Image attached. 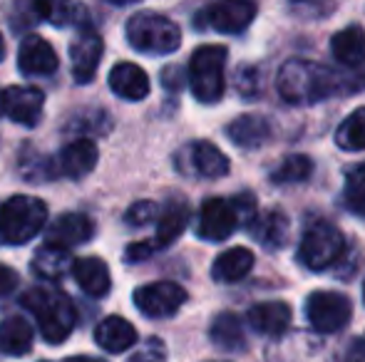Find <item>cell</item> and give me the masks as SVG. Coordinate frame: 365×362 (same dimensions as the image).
<instances>
[{"mask_svg": "<svg viewBox=\"0 0 365 362\" xmlns=\"http://www.w3.org/2000/svg\"><path fill=\"white\" fill-rule=\"evenodd\" d=\"M341 90V78L323 65L291 60L279 73V92L291 105H313Z\"/></svg>", "mask_w": 365, "mask_h": 362, "instance_id": "obj_1", "label": "cell"}, {"mask_svg": "<svg viewBox=\"0 0 365 362\" xmlns=\"http://www.w3.org/2000/svg\"><path fill=\"white\" fill-rule=\"evenodd\" d=\"M23 305L35 315L38 320L40 335L48 340L50 345H60L70 338L75 330L77 313L73 300L65 293L53 288H35L28 290L23 298Z\"/></svg>", "mask_w": 365, "mask_h": 362, "instance_id": "obj_2", "label": "cell"}, {"mask_svg": "<svg viewBox=\"0 0 365 362\" xmlns=\"http://www.w3.org/2000/svg\"><path fill=\"white\" fill-rule=\"evenodd\" d=\"M48 221V206L35 196H10L0 203V241L23 246L33 241Z\"/></svg>", "mask_w": 365, "mask_h": 362, "instance_id": "obj_3", "label": "cell"}, {"mask_svg": "<svg viewBox=\"0 0 365 362\" xmlns=\"http://www.w3.org/2000/svg\"><path fill=\"white\" fill-rule=\"evenodd\" d=\"M127 40L145 55H169L179 48L182 33L177 23L159 13H137L127 20Z\"/></svg>", "mask_w": 365, "mask_h": 362, "instance_id": "obj_4", "label": "cell"}, {"mask_svg": "<svg viewBox=\"0 0 365 362\" xmlns=\"http://www.w3.org/2000/svg\"><path fill=\"white\" fill-rule=\"evenodd\" d=\"M224 65H226V48L221 45H204L192 55L189 63V85L199 102L214 105L224 95Z\"/></svg>", "mask_w": 365, "mask_h": 362, "instance_id": "obj_5", "label": "cell"}, {"mask_svg": "<svg viewBox=\"0 0 365 362\" xmlns=\"http://www.w3.org/2000/svg\"><path fill=\"white\" fill-rule=\"evenodd\" d=\"M343 248H346L343 233L333 223L316 221L303 231L298 258L311 271H323V268H331L341 258Z\"/></svg>", "mask_w": 365, "mask_h": 362, "instance_id": "obj_6", "label": "cell"}, {"mask_svg": "<svg viewBox=\"0 0 365 362\" xmlns=\"http://www.w3.org/2000/svg\"><path fill=\"white\" fill-rule=\"evenodd\" d=\"M251 208H254V196L249 193V198H246L244 203V196L239 198L236 203L226 201V198H209V201H204L202 211H199V226H197V233L204 238V241H224V238H229L231 233L236 231V226H239V213H249V221L254 216H251Z\"/></svg>", "mask_w": 365, "mask_h": 362, "instance_id": "obj_7", "label": "cell"}, {"mask_svg": "<svg viewBox=\"0 0 365 362\" xmlns=\"http://www.w3.org/2000/svg\"><path fill=\"white\" fill-rule=\"evenodd\" d=\"M306 315L318 333H338L351 320L353 303L336 290H316L306 300Z\"/></svg>", "mask_w": 365, "mask_h": 362, "instance_id": "obj_8", "label": "cell"}, {"mask_svg": "<svg viewBox=\"0 0 365 362\" xmlns=\"http://www.w3.org/2000/svg\"><path fill=\"white\" fill-rule=\"evenodd\" d=\"M132 300H135L137 310L147 318H169L184 305L187 290L182 285L172 283V280H159V283L137 288Z\"/></svg>", "mask_w": 365, "mask_h": 362, "instance_id": "obj_9", "label": "cell"}, {"mask_svg": "<svg viewBox=\"0 0 365 362\" xmlns=\"http://www.w3.org/2000/svg\"><path fill=\"white\" fill-rule=\"evenodd\" d=\"M256 3L254 0H217L202 13L209 28L224 35H239L254 23Z\"/></svg>", "mask_w": 365, "mask_h": 362, "instance_id": "obj_10", "label": "cell"}, {"mask_svg": "<svg viewBox=\"0 0 365 362\" xmlns=\"http://www.w3.org/2000/svg\"><path fill=\"white\" fill-rule=\"evenodd\" d=\"M3 115L10 117L15 124L35 127L43 117L45 95L35 87H8L0 92Z\"/></svg>", "mask_w": 365, "mask_h": 362, "instance_id": "obj_11", "label": "cell"}, {"mask_svg": "<svg viewBox=\"0 0 365 362\" xmlns=\"http://www.w3.org/2000/svg\"><path fill=\"white\" fill-rule=\"evenodd\" d=\"M60 60L58 53L53 50V45L40 35H28L20 43L18 50V68L28 78H48L58 70Z\"/></svg>", "mask_w": 365, "mask_h": 362, "instance_id": "obj_12", "label": "cell"}, {"mask_svg": "<svg viewBox=\"0 0 365 362\" xmlns=\"http://www.w3.org/2000/svg\"><path fill=\"white\" fill-rule=\"evenodd\" d=\"M102 53H105V45H102V38L97 33H80L75 38L73 48H70V60H73V78L75 82L87 85L92 82L97 68H100Z\"/></svg>", "mask_w": 365, "mask_h": 362, "instance_id": "obj_13", "label": "cell"}, {"mask_svg": "<svg viewBox=\"0 0 365 362\" xmlns=\"http://www.w3.org/2000/svg\"><path fill=\"white\" fill-rule=\"evenodd\" d=\"M97 159H100V151H97L95 142L90 139H77L70 142L58 156V169L55 174L58 176H68V179H82L87 176L92 169L97 166Z\"/></svg>", "mask_w": 365, "mask_h": 362, "instance_id": "obj_14", "label": "cell"}, {"mask_svg": "<svg viewBox=\"0 0 365 362\" xmlns=\"http://www.w3.org/2000/svg\"><path fill=\"white\" fill-rule=\"evenodd\" d=\"M95 233L92 221L85 213H63L60 218H55L48 228V243L63 248H73L87 243Z\"/></svg>", "mask_w": 365, "mask_h": 362, "instance_id": "obj_15", "label": "cell"}, {"mask_svg": "<svg viewBox=\"0 0 365 362\" xmlns=\"http://www.w3.org/2000/svg\"><path fill=\"white\" fill-rule=\"evenodd\" d=\"M249 325L261 335H271L279 338L289 330L291 325V308L281 300H271V303H259L246 313Z\"/></svg>", "mask_w": 365, "mask_h": 362, "instance_id": "obj_16", "label": "cell"}, {"mask_svg": "<svg viewBox=\"0 0 365 362\" xmlns=\"http://www.w3.org/2000/svg\"><path fill=\"white\" fill-rule=\"evenodd\" d=\"M110 90L122 100L140 102L149 95V78L140 65L120 63L110 73Z\"/></svg>", "mask_w": 365, "mask_h": 362, "instance_id": "obj_17", "label": "cell"}, {"mask_svg": "<svg viewBox=\"0 0 365 362\" xmlns=\"http://www.w3.org/2000/svg\"><path fill=\"white\" fill-rule=\"evenodd\" d=\"M226 137H229L236 147L256 149V147L266 144V142L271 139V124H269V119L261 115H244V117H236V119L226 127Z\"/></svg>", "mask_w": 365, "mask_h": 362, "instance_id": "obj_18", "label": "cell"}, {"mask_svg": "<svg viewBox=\"0 0 365 362\" xmlns=\"http://www.w3.org/2000/svg\"><path fill=\"white\" fill-rule=\"evenodd\" d=\"M95 340L107 353H125L137 343V330L120 315H110L95 328Z\"/></svg>", "mask_w": 365, "mask_h": 362, "instance_id": "obj_19", "label": "cell"}, {"mask_svg": "<svg viewBox=\"0 0 365 362\" xmlns=\"http://www.w3.org/2000/svg\"><path fill=\"white\" fill-rule=\"evenodd\" d=\"M73 275L80 285L82 293H87L90 298H102V295L110 293V268L105 266V261L100 258H77L73 266Z\"/></svg>", "mask_w": 365, "mask_h": 362, "instance_id": "obj_20", "label": "cell"}, {"mask_svg": "<svg viewBox=\"0 0 365 362\" xmlns=\"http://www.w3.org/2000/svg\"><path fill=\"white\" fill-rule=\"evenodd\" d=\"M189 161H192V169L204 179H219L229 174V159L212 142H194L189 147Z\"/></svg>", "mask_w": 365, "mask_h": 362, "instance_id": "obj_21", "label": "cell"}, {"mask_svg": "<svg viewBox=\"0 0 365 362\" xmlns=\"http://www.w3.org/2000/svg\"><path fill=\"white\" fill-rule=\"evenodd\" d=\"M73 266L75 261L70 256V248L53 246V243H45L33 256V271L45 280H60L68 271H73Z\"/></svg>", "mask_w": 365, "mask_h": 362, "instance_id": "obj_22", "label": "cell"}, {"mask_svg": "<svg viewBox=\"0 0 365 362\" xmlns=\"http://www.w3.org/2000/svg\"><path fill=\"white\" fill-rule=\"evenodd\" d=\"M254 268V253L249 248H229L214 261L212 266V278L219 283H236L244 275H249V271Z\"/></svg>", "mask_w": 365, "mask_h": 362, "instance_id": "obj_23", "label": "cell"}, {"mask_svg": "<svg viewBox=\"0 0 365 362\" xmlns=\"http://www.w3.org/2000/svg\"><path fill=\"white\" fill-rule=\"evenodd\" d=\"M249 231L259 243H264L269 248H279L284 246L286 236H289V218L279 211L259 213V216L251 218Z\"/></svg>", "mask_w": 365, "mask_h": 362, "instance_id": "obj_24", "label": "cell"}, {"mask_svg": "<svg viewBox=\"0 0 365 362\" xmlns=\"http://www.w3.org/2000/svg\"><path fill=\"white\" fill-rule=\"evenodd\" d=\"M331 53L338 63L348 65V68H358L365 60V33L358 25L341 30L333 35L331 40Z\"/></svg>", "mask_w": 365, "mask_h": 362, "instance_id": "obj_25", "label": "cell"}, {"mask_svg": "<svg viewBox=\"0 0 365 362\" xmlns=\"http://www.w3.org/2000/svg\"><path fill=\"white\" fill-rule=\"evenodd\" d=\"M33 348V328L23 318H5L0 323V350L5 355H28Z\"/></svg>", "mask_w": 365, "mask_h": 362, "instance_id": "obj_26", "label": "cell"}, {"mask_svg": "<svg viewBox=\"0 0 365 362\" xmlns=\"http://www.w3.org/2000/svg\"><path fill=\"white\" fill-rule=\"evenodd\" d=\"M189 223V206L184 201H169L167 208L159 213V221H157V246L164 248L169 243H174L182 231L187 228Z\"/></svg>", "mask_w": 365, "mask_h": 362, "instance_id": "obj_27", "label": "cell"}, {"mask_svg": "<svg viewBox=\"0 0 365 362\" xmlns=\"http://www.w3.org/2000/svg\"><path fill=\"white\" fill-rule=\"evenodd\" d=\"M212 340L217 348L229 350V353L244 350L246 348L244 325H241V320L234 313H221L212 323Z\"/></svg>", "mask_w": 365, "mask_h": 362, "instance_id": "obj_28", "label": "cell"}, {"mask_svg": "<svg viewBox=\"0 0 365 362\" xmlns=\"http://www.w3.org/2000/svg\"><path fill=\"white\" fill-rule=\"evenodd\" d=\"M336 144L343 151H363L365 149V107L356 110L341 122L336 129Z\"/></svg>", "mask_w": 365, "mask_h": 362, "instance_id": "obj_29", "label": "cell"}, {"mask_svg": "<svg viewBox=\"0 0 365 362\" xmlns=\"http://www.w3.org/2000/svg\"><path fill=\"white\" fill-rule=\"evenodd\" d=\"M33 13L55 28H65L77 18L80 8L75 0H33Z\"/></svg>", "mask_w": 365, "mask_h": 362, "instance_id": "obj_30", "label": "cell"}, {"mask_svg": "<svg viewBox=\"0 0 365 362\" xmlns=\"http://www.w3.org/2000/svg\"><path fill=\"white\" fill-rule=\"evenodd\" d=\"M313 174V161L303 154H291L271 171V181L274 183H298L306 181Z\"/></svg>", "mask_w": 365, "mask_h": 362, "instance_id": "obj_31", "label": "cell"}, {"mask_svg": "<svg viewBox=\"0 0 365 362\" xmlns=\"http://www.w3.org/2000/svg\"><path fill=\"white\" fill-rule=\"evenodd\" d=\"M346 206L365 216V161L348 171L346 181Z\"/></svg>", "mask_w": 365, "mask_h": 362, "instance_id": "obj_32", "label": "cell"}, {"mask_svg": "<svg viewBox=\"0 0 365 362\" xmlns=\"http://www.w3.org/2000/svg\"><path fill=\"white\" fill-rule=\"evenodd\" d=\"M159 206L154 201H137L135 206L127 211V223L130 226H147L152 221H159Z\"/></svg>", "mask_w": 365, "mask_h": 362, "instance_id": "obj_33", "label": "cell"}, {"mask_svg": "<svg viewBox=\"0 0 365 362\" xmlns=\"http://www.w3.org/2000/svg\"><path fill=\"white\" fill-rule=\"evenodd\" d=\"M157 241H140V243H132L130 248L125 251V258L127 263H140V261H147L149 256H152L154 251H157Z\"/></svg>", "mask_w": 365, "mask_h": 362, "instance_id": "obj_34", "label": "cell"}, {"mask_svg": "<svg viewBox=\"0 0 365 362\" xmlns=\"http://www.w3.org/2000/svg\"><path fill=\"white\" fill-rule=\"evenodd\" d=\"M18 273L13 271L10 266H5V263H0V298H5V295H10L15 288H18Z\"/></svg>", "mask_w": 365, "mask_h": 362, "instance_id": "obj_35", "label": "cell"}, {"mask_svg": "<svg viewBox=\"0 0 365 362\" xmlns=\"http://www.w3.org/2000/svg\"><path fill=\"white\" fill-rule=\"evenodd\" d=\"M328 3H333V0H291V5H303V8H316V13L321 15V13H326V10H331V5Z\"/></svg>", "mask_w": 365, "mask_h": 362, "instance_id": "obj_36", "label": "cell"}, {"mask_svg": "<svg viewBox=\"0 0 365 362\" xmlns=\"http://www.w3.org/2000/svg\"><path fill=\"white\" fill-rule=\"evenodd\" d=\"M112 5H132V3H140V0H107Z\"/></svg>", "mask_w": 365, "mask_h": 362, "instance_id": "obj_37", "label": "cell"}, {"mask_svg": "<svg viewBox=\"0 0 365 362\" xmlns=\"http://www.w3.org/2000/svg\"><path fill=\"white\" fill-rule=\"evenodd\" d=\"M5 58V43H3V35H0V63H3Z\"/></svg>", "mask_w": 365, "mask_h": 362, "instance_id": "obj_38", "label": "cell"}, {"mask_svg": "<svg viewBox=\"0 0 365 362\" xmlns=\"http://www.w3.org/2000/svg\"><path fill=\"white\" fill-rule=\"evenodd\" d=\"M68 362H102V360H90V358H73V360H68Z\"/></svg>", "mask_w": 365, "mask_h": 362, "instance_id": "obj_39", "label": "cell"}, {"mask_svg": "<svg viewBox=\"0 0 365 362\" xmlns=\"http://www.w3.org/2000/svg\"><path fill=\"white\" fill-rule=\"evenodd\" d=\"M363 298H365V285H363Z\"/></svg>", "mask_w": 365, "mask_h": 362, "instance_id": "obj_40", "label": "cell"}, {"mask_svg": "<svg viewBox=\"0 0 365 362\" xmlns=\"http://www.w3.org/2000/svg\"><path fill=\"white\" fill-rule=\"evenodd\" d=\"M0 112H3V105H0Z\"/></svg>", "mask_w": 365, "mask_h": 362, "instance_id": "obj_41", "label": "cell"}, {"mask_svg": "<svg viewBox=\"0 0 365 362\" xmlns=\"http://www.w3.org/2000/svg\"><path fill=\"white\" fill-rule=\"evenodd\" d=\"M142 362H147V360H142Z\"/></svg>", "mask_w": 365, "mask_h": 362, "instance_id": "obj_42", "label": "cell"}]
</instances>
